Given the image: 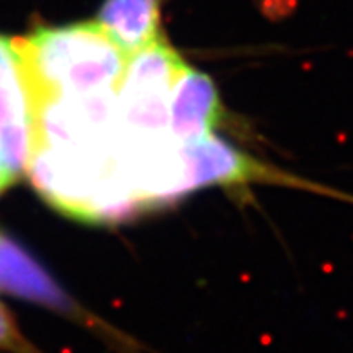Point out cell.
Instances as JSON below:
<instances>
[{"mask_svg":"<svg viewBox=\"0 0 353 353\" xmlns=\"http://www.w3.org/2000/svg\"><path fill=\"white\" fill-rule=\"evenodd\" d=\"M96 22L130 56L161 40V0H105Z\"/></svg>","mask_w":353,"mask_h":353,"instance_id":"obj_8","label":"cell"},{"mask_svg":"<svg viewBox=\"0 0 353 353\" xmlns=\"http://www.w3.org/2000/svg\"><path fill=\"white\" fill-rule=\"evenodd\" d=\"M186 63L163 40L128 58L117 88V134L125 139H159L170 134V99Z\"/></svg>","mask_w":353,"mask_h":353,"instance_id":"obj_3","label":"cell"},{"mask_svg":"<svg viewBox=\"0 0 353 353\" xmlns=\"http://www.w3.org/2000/svg\"><path fill=\"white\" fill-rule=\"evenodd\" d=\"M13 46L33 105L60 96L117 92L130 58L98 22L40 29Z\"/></svg>","mask_w":353,"mask_h":353,"instance_id":"obj_1","label":"cell"},{"mask_svg":"<svg viewBox=\"0 0 353 353\" xmlns=\"http://www.w3.org/2000/svg\"><path fill=\"white\" fill-rule=\"evenodd\" d=\"M220 99L210 76L186 65L176 78L170 99V134L181 144L213 134L220 119Z\"/></svg>","mask_w":353,"mask_h":353,"instance_id":"obj_7","label":"cell"},{"mask_svg":"<svg viewBox=\"0 0 353 353\" xmlns=\"http://www.w3.org/2000/svg\"><path fill=\"white\" fill-rule=\"evenodd\" d=\"M34 108L13 40L0 37V164L11 182L28 170L33 155Z\"/></svg>","mask_w":353,"mask_h":353,"instance_id":"obj_4","label":"cell"},{"mask_svg":"<svg viewBox=\"0 0 353 353\" xmlns=\"http://www.w3.org/2000/svg\"><path fill=\"white\" fill-rule=\"evenodd\" d=\"M0 350L8 353H42L34 348L31 341L23 337L11 314L2 305H0Z\"/></svg>","mask_w":353,"mask_h":353,"instance_id":"obj_9","label":"cell"},{"mask_svg":"<svg viewBox=\"0 0 353 353\" xmlns=\"http://www.w3.org/2000/svg\"><path fill=\"white\" fill-rule=\"evenodd\" d=\"M10 184H13V182H11V179L8 176V173H6V170L2 168V164H0V193L10 186Z\"/></svg>","mask_w":353,"mask_h":353,"instance_id":"obj_10","label":"cell"},{"mask_svg":"<svg viewBox=\"0 0 353 353\" xmlns=\"http://www.w3.org/2000/svg\"><path fill=\"white\" fill-rule=\"evenodd\" d=\"M28 172L49 204L78 220H119L141 208L119 172L116 146L85 152L37 144Z\"/></svg>","mask_w":353,"mask_h":353,"instance_id":"obj_2","label":"cell"},{"mask_svg":"<svg viewBox=\"0 0 353 353\" xmlns=\"http://www.w3.org/2000/svg\"><path fill=\"white\" fill-rule=\"evenodd\" d=\"M0 292L11 294L17 298L28 299L37 305L60 312L63 316L83 323V325L103 332L105 337H114L119 343L121 335L108 332L105 325L94 319L88 312L81 310L67 296L61 287L47 274L42 265L33 256L26 252L17 242L0 232Z\"/></svg>","mask_w":353,"mask_h":353,"instance_id":"obj_5","label":"cell"},{"mask_svg":"<svg viewBox=\"0 0 353 353\" xmlns=\"http://www.w3.org/2000/svg\"><path fill=\"white\" fill-rule=\"evenodd\" d=\"M181 157L184 164L186 193L211 184H238L251 181L290 182L288 176L269 172L222 139H216L213 134L195 143L181 144Z\"/></svg>","mask_w":353,"mask_h":353,"instance_id":"obj_6","label":"cell"}]
</instances>
